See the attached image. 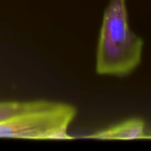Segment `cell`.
Segmentation results:
<instances>
[{
  "label": "cell",
  "instance_id": "1",
  "mask_svg": "<svg viewBox=\"0 0 151 151\" xmlns=\"http://www.w3.org/2000/svg\"><path fill=\"white\" fill-rule=\"evenodd\" d=\"M144 42L129 27L126 0H110L99 32L96 71L100 75L126 76L141 64Z\"/></svg>",
  "mask_w": 151,
  "mask_h": 151
},
{
  "label": "cell",
  "instance_id": "4",
  "mask_svg": "<svg viewBox=\"0 0 151 151\" xmlns=\"http://www.w3.org/2000/svg\"><path fill=\"white\" fill-rule=\"evenodd\" d=\"M32 101H0V122L27 110Z\"/></svg>",
  "mask_w": 151,
  "mask_h": 151
},
{
  "label": "cell",
  "instance_id": "2",
  "mask_svg": "<svg viewBox=\"0 0 151 151\" xmlns=\"http://www.w3.org/2000/svg\"><path fill=\"white\" fill-rule=\"evenodd\" d=\"M76 114L73 104L35 100L27 110L0 122V138L70 140L68 129Z\"/></svg>",
  "mask_w": 151,
  "mask_h": 151
},
{
  "label": "cell",
  "instance_id": "3",
  "mask_svg": "<svg viewBox=\"0 0 151 151\" xmlns=\"http://www.w3.org/2000/svg\"><path fill=\"white\" fill-rule=\"evenodd\" d=\"M148 137L145 133L144 120L139 118H132L97 131L86 138L96 140H140Z\"/></svg>",
  "mask_w": 151,
  "mask_h": 151
}]
</instances>
